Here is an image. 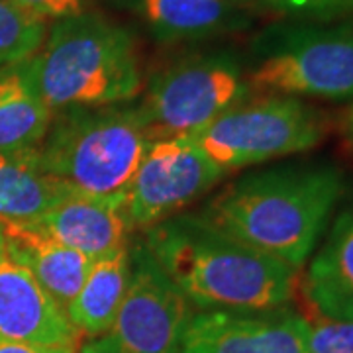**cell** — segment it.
<instances>
[{
	"instance_id": "16",
	"label": "cell",
	"mask_w": 353,
	"mask_h": 353,
	"mask_svg": "<svg viewBox=\"0 0 353 353\" xmlns=\"http://www.w3.org/2000/svg\"><path fill=\"white\" fill-rule=\"evenodd\" d=\"M132 279V248H120L92 261L87 279L67 306V316L83 340L110 328L126 299Z\"/></svg>"
},
{
	"instance_id": "3",
	"label": "cell",
	"mask_w": 353,
	"mask_h": 353,
	"mask_svg": "<svg viewBox=\"0 0 353 353\" xmlns=\"http://www.w3.org/2000/svg\"><path fill=\"white\" fill-rule=\"evenodd\" d=\"M26 67L32 87L53 114L126 104L141 90L134 38L92 12L55 20Z\"/></svg>"
},
{
	"instance_id": "6",
	"label": "cell",
	"mask_w": 353,
	"mask_h": 353,
	"mask_svg": "<svg viewBox=\"0 0 353 353\" xmlns=\"http://www.w3.org/2000/svg\"><path fill=\"white\" fill-rule=\"evenodd\" d=\"M248 90L240 63L230 53L194 55L153 77L138 110L152 143L190 138L243 102Z\"/></svg>"
},
{
	"instance_id": "13",
	"label": "cell",
	"mask_w": 353,
	"mask_h": 353,
	"mask_svg": "<svg viewBox=\"0 0 353 353\" xmlns=\"http://www.w3.org/2000/svg\"><path fill=\"white\" fill-rule=\"evenodd\" d=\"M2 232L6 250L32 271L51 299L67 312V306L87 279L92 259L65 245L38 224H2Z\"/></svg>"
},
{
	"instance_id": "21",
	"label": "cell",
	"mask_w": 353,
	"mask_h": 353,
	"mask_svg": "<svg viewBox=\"0 0 353 353\" xmlns=\"http://www.w3.org/2000/svg\"><path fill=\"white\" fill-rule=\"evenodd\" d=\"M269 6L285 14H310L326 16L353 10V0H267Z\"/></svg>"
},
{
	"instance_id": "15",
	"label": "cell",
	"mask_w": 353,
	"mask_h": 353,
	"mask_svg": "<svg viewBox=\"0 0 353 353\" xmlns=\"http://www.w3.org/2000/svg\"><path fill=\"white\" fill-rule=\"evenodd\" d=\"M67 192L39 163L38 145L0 152V222L36 224Z\"/></svg>"
},
{
	"instance_id": "17",
	"label": "cell",
	"mask_w": 353,
	"mask_h": 353,
	"mask_svg": "<svg viewBox=\"0 0 353 353\" xmlns=\"http://www.w3.org/2000/svg\"><path fill=\"white\" fill-rule=\"evenodd\" d=\"M134 6L163 41L210 38L245 22L240 0H136Z\"/></svg>"
},
{
	"instance_id": "1",
	"label": "cell",
	"mask_w": 353,
	"mask_h": 353,
	"mask_svg": "<svg viewBox=\"0 0 353 353\" xmlns=\"http://www.w3.org/2000/svg\"><path fill=\"white\" fill-rule=\"evenodd\" d=\"M143 232V248L153 261L201 310H273L294 296L299 269L230 236L201 214H175Z\"/></svg>"
},
{
	"instance_id": "5",
	"label": "cell",
	"mask_w": 353,
	"mask_h": 353,
	"mask_svg": "<svg viewBox=\"0 0 353 353\" xmlns=\"http://www.w3.org/2000/svg\"><path fill=\"white\" fill-rule=\"evenodd\" d=\"M326 120L296 97L269 94L236 104L190 139L224 171L314 150Z\"/></svg>"
},
{
	"instance_id": "22",
	"label": "cell",
	"mask_w": 353,
	"mask_h": 353,
	"mask_svg": "<svg viewBox=\"0 0 353 353\" xmlns=\"http://www.w3.org/2000/svg\"><path fill=\"white\" fill-rule=\"evenodd\" d=\"M20 8L38 16L41 20H63L69 16L85 12L83 0H12Z\"/></svg>"
},
{
	"instance_id": "2",
	"label": "cell",
	"mask_w": 353,
	"mask_h": 353,
	"mask_svg": "<svg viewBox=\"0 0 353 353\" xmlns=\"http://www.w3.org/2000/svg\"><path fill=\"white\" fill-rule=\"evenodd\" d=\"M341 192L343 179L336 167H279L236 181L199 214L243 243L301 269Z\"/></svg>"
},
{
	"instance_id": "23",
	"label": "cell",
	"mask_w": 353,
	"mask_h": 353,
	"mask_svg": "<svg viewBox=\"0 0 353 353\" xmlns=\"http://www.w3.org/2000/svg\"><path fill=\"white\" fill-rule=\"evenodd\" d=\"M0 353H77V350L75 347L38 345V343H24V341L2 340L0 338Z\"/></svg>"
},
{
	"instance_id": "12",
	"label": "cell",
	"mask_w": 353,
	"mask_h": 353,
	"mask_svg": "<svg viewBox=\"0 0 353 353\" xmlns=\"http://www.w3.org/2000/svg\"><path fill=\"white\" fill-rule=\"evenodd\" d=\"M124 202L126 196H94L71 190L36 224L94 261L128 245L132 228Z\"/></svg>"
},
{
	"instance_id": "4",
	"label": "cell",
	"mask_w": 353,
	"mask_h": 353,
	"mask_svg": "<svg viewBox=\"0 0 353 353\" xmlns=\"http://www.w3.org/2000/svg\"><path fill=\"white\" fill-rule=\"evenodd\" d=\"M150 145L138 106H83L55 112L38 157L43 171L69 190L126 196Z\"/></svg>"
},
{
	"instance_id": "8",
	"label": "cell",
	"mask_w": 353,
	"mask_h": 353,
	"mask_svg": "<svg viewBox=\"0 0 353 353\" xmlns=\"http://www.w3.org/2000/svg\"><path fill=\"white\" fill-rule=\"evenodd\" d=\"M248 85L283 97L353 99V28L294 30L269 41Z\"/></svg>"
},
{
	"instance_id": "10",
	"label": "cell",
	"mask_w": 353,
	"mask_h": 353,
	"mask_svg": "<svg viewBox=\"0 0 353 353\" xmlns=\"http://www.w3.org/2000/svg\"><path fill=\"white\" fill-rule=\"evenodd\" d=\"M181 353H310V320L273 310L190 314Z\"/></svg>"
},
{
	"instance_id": "14",
	"label": "cell",
	"mask_w": 353,
	"mask_h": 353,
	"mask_svg": "<svg viewBox=\"0 0 353 353\" xmlns=\"http://www.w3.org/2000/svg\"><path fill=\"white\" fill-rule=\"evenodd\" d=\"M303 290L318 318L353 322V208L336 218L306 269Z\"/></svg>"
},
{
	"instance_id": "7",
	"label": "cell",
	"mask_w": 353,
	"mask_h": 353,
	"mask_svg": "<svg viewBox=\"0 0 353 353\" xmlns=\"http://www.w3.org/2000/svg\"><path fill=\"white\" fill-rule=\"evenodd\" d=\"M189 318V301L139 243L132 248V279L118 316L77 353H181Z\"/></svg>"
},
{
	"instance_id": "24",
	"label": "cell",
	"mask_w": 353,
	"mask_h": 353,
	"mask_svg": "<svg viewBox=\"0 0 353 353\" xmlns=\"http://www.w3.org/2000/svg\"><path fill=\"white\" fill-rule=\"evenodd\" d=\"M340 128L345 141H347L350 145H353V104L352 106H347V108L343 110V114H341Z\"/></svg>"
},
{
	"instance_id": "11",
	"label": "cell",
	"mask_w": 353,
	"mask_h": 353,
	"mask_svg": "<svg viewBox=\"0 0 353 353\" xmlns=\"http://www.w3.org/2000/svg\"><path fill=\"white\" fill-rule=\"evenodd\" d=\"M0 338L38 345H81L69 316L12 253L0 250Z\"/></svg>"
},
{
	"instance_id": "9",
	"label": "cell",
	"mask_w": 353,
	"mask_h": 353,
	"mask_svg": "<svg viewBox=\"0 0 353 353\" xmlns=\"http://www.w3.org/2000/svg\"><path fill=\"white\" fill-rule=\"evenodd\" d=\"M190 139L153 141L126 190V214L132 230H148L179 214L224 176Z\"/></svg>"
},
{
	"instance_id": "20",
	"label": "cell",
	"mask_w": 353,
	"mask_h": 353,
	"mask_svg": "<svg viewBox=\"0 0 353 353\" xmlns=\"http://www.w3.org/2000/svg\"><path fill=\"white\" fill-rule=\"evenodd\" d=\"M310 353H353V322H310Z\"/></svg>"
},
{
	"instance_id": "25",
	"label": "cell",
	"mask_w": 353,
	"mask_h": 353,
	"mask_svg": "<svg viewBox=\"0 0 353 353\" xmlns=\"http://www.w3.org/2000/svg\"><path fill=\"white\" fill-rule=\"evenodd\" d=\"M4 248V232H2V224H0V250Z\"/></svg>"
},
{
	"instance_id": "19",
	"label": "cell",
	"mask_w": 353,
	"mask_h": 353,
	"mask_svg": "<svg viewBox=\"0 0 353 353\" xmlns=\"http://www.w3.org/2000/svg\"><path fill=\"white\" fill-rule=\"evenodd\" d=\"M46 38V20L12 0H0V69L32 57Z\"/></svg>"
},
{
	"instance_id": "18",
	"label": "cell",
	"mask_w": 353,
	"mask_h": 353,
	"mask_svg": "<svg viewBox=\"0 0 353 353\" xmlns=\"http://www.w3.org/2000/svg\"><path fill=\"white\" fill-rule=\"evenodd\" d=\"M53 112L32 87L26 59L0 69V152L39 145Z\"/></svg>"
}]
</instances>
